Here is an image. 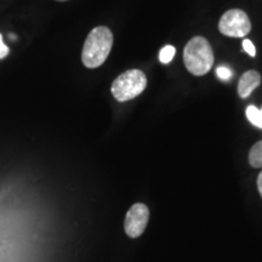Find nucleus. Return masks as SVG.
<instances>
[{
	"label": "nucleus",
	"instance_id": "obj_1",
	"mask_svg": "<svg viewBox=\"0 0 262 262\" xmlns=\"http://www.w3.org/2000/svg\"><path fill=\"white\" fill-rule=\"evenodd\" d=\"M113 47V33L104 26L95 27L85 39L81 61L86 68H97L106 62Z\"/></svg>",
	"mask_w": 262,
	"mask_h": 262
},
{
	"label": "nucleus",
	"instance_id": "obj_6",
	"mask_svg": "<svg viewBox=\"0 0 262 262\" xmlns=\"http://www.w3.org/2000/svg\"><path fill=\"white\" fill-rule=\"evenodd\" d=\"M261 84V74L250 70L242 75L238 81V94L242 98H247Z\"/></svg>",
	"mask_w": 262,
	"mask_h": 262
},
{
	"label": "nucleus",
	"instance_id": "obj_2",
	"mask_svg": "<svg viewBox=\"0 0 262 262\" xmlns=\"http://www.w3.org/2000/svg\"><path fill=\"white\" fill-rule=\"evenodd\" d=\"M214 51L204 37H193L183 50V62L189 73L195 77L205 75L214 66Z\"/></svg>",
	"mask_w": 262,
	"mask_h": 262
},
{
	"label": "nucleus",
	"instance_id": "obj_8",
	"mask_svg": "<svg viewBox=\"0 0 262 262\" xmlns=\"http://www.w3.org/2000/svg\"><path fill=\"white\" fill-rule=\"evenodd\" d=\"M247 117L249 122L262 129V112L260 110H257L255 106H249L247 108Z\"/></svg>",
	"mask_w": 262,
	"mask_h": 262
},
{
	"label": "nucleus",
	"instance_id": "obj_7",
	"mask_svg": "<svg viewBox=\"0 0 262 262\" xmlns=\"http://www.w3.org/2000/svg\"><path fill=\"white\" fill-rule=\"evenodd\" d=\"M249 163L253 168H262V141L251 147L249 152Z\"/></svg>",
	"mask_w": 262,
	"mask_h": 262
},
{
	"label": "nucleus",
	"instance_id": "obj_13",
	"mask_svg": "<svg viewBox=\"0 0 262 262\" xmlns=\"http://www.w3.org/2000/svg\"><path fill=\"white\" fill-rule=\"evenodd\" d=\"M257 189L262 196V171L260 172V175H258L257 178Z\"/></svg>",
	"mask_w": 262,
	"mask_h": 262
},
{
	"label": "nucleus",
	"instance_id": "obj_10",
	"mask_svg": "<svg viewBox=\"0 0 262 262\" xmlns=\"http://www.w3.org/2000/svg\"><path fill=\"white\" fill-rule=\"evenodd\" d=\"M216 73H217V77L220 78L221 80H229L232 78V71L229 70L228 67H225V66H221L216 70Z\"/></svg>",
	"mask_w": 262,
	"mask_h": 262
},
{
	"label": "nucleus",
	"instance_id": "obj_11",
	"mask_svg": "<svg viewBox=\"0 0 262 262\" xmlns=\"http://www.w3.org/2000/svg\"><path fill=\"white\" fill-rule=\"evenodd\" d=\"M243 49H244V51L247 52L248 55H250L251 57H255V55H256V49H255V45L251 42V40H249V39H244L243 40Z\"/></svg>",
	"mask_w": 262,
	"mask_h": 262
},
{
	"label": "nucleus",
	"instance_id": "obj_5",
	"mask_svg": "<svg viewBox=\"0 0 262 262\" xmlns=\"http://www.w3.org/2000/svg\"><path fill=\"white\" fill-rule=\"evenodd\" d=\"M149 210L148 208L142 203H136L129 209L126 212L125 224V233L130 238H137L143 233L146 229V226L148 224Z\"/></svg>",
	"mask_w": 262,
	"mask_h": 262
},
{
	"label": "nucleus",
	"instance_id": "obj_3",
	"mask_svg": "<svg viewBox=\"0 0 262 262\" xmlns=\"http://www.w3.org/2000/svg\"><path fill=\"white\" fill-rule=\"evenodd\" d=\"M147 86V77L140 70H129L124 72L112 83V95L119 102L133 100L145 91Z\"/></svg>",
	"mask_w": 262,
	"mask_h": 262
},
{
	"label": "nucleus",
	"instance_id": "obj_12",
	"mask_svg": "<svg viewBox=\"0 0 262 262\" xmlns=\"http://www.w3.org/2000/svg\"><path fill=\"white\" fill-rule=\"evenodd\" d=\"M9 52H10L9 48L6 47L4 42H3V35H2V33H0V60L8 56Z\"/></svg>",
	"mask_w": 262,
	"mask_h": 262
},
{
	"label": "nucleus",
	"instance_id": "obj_9",
	"mask_svg": "<svg viewBox=\"0 0 262 262\" xmlns=\"http://www.w3.org/2000/svg\"><path fill=\"white\" fill-rule=\"evenodd\" d=\"M175 48L171 47V45H166V47H164L162 49V51H160L159 61L162 62V63H169V62L172 61L173 56H175Z\"/></svg>",
	"mask_w": 262,
	"mask_h": 262
},
{
	"label": "nucleus",
	"instance_id": "obj_14",
	"mask_svg": "<svg viewBox=\"0 0 262 262\" xmlns=\"http://www.w3.org/2000/svg\"><path fill=\"white\" fill-rule=\"evenodd\" d=\"M56 2H68V0H56Z\"/></svg>",
	"mask_w": 262,
	"mask_h": 262
},
{
	"label": "nucleus",
	"instance_id": "obj_4",
	"mask_svg": "<svg viewBox=\"0 0 262 262\" xmlns=\"http://www.w3.org/2000/svg\"><path fill=\"white\" fill-rule=\"evenodd\" d=\"M219 31L229 38H244L251 31L249 16L241 9H231L221 16Z\"/></svg>",
	"mask_w": 262,
	"mask_h": 262
}]
</instances>
